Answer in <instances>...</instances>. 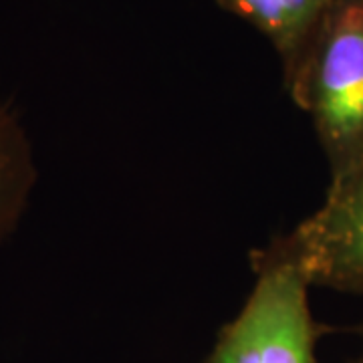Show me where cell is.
<instances>
[{"label": "cell", "mask_w": 363, "mask_h": 363, "mask_svg": "<svg viewBox=\"0 0 363 363\" xmlns=\"http://www.w3.org/2000/svg\"><path fill=\"white\" fill-rule=\"evenodd\" d=\"M255 285L216 335L204 363H317L323 327L311 311V281L281 234L250 252Z\"/></svg>", "instance_id": "2"}, {"label": "cell", "mask_w": 363, "mask_h": 363, "mask_svg": "<svg viewBox=\"0 0 363 363\" xmlns=\"http://www.w3.org/2000/svg\"><path fill=\"white\" fill-rule=\"evenodd\" d=\"M281 238L313 289L363 295V168L327 186L321 206Z\"/></svg>", "instance_id": "3"}, {"label": "cell", "mask_w": 363, "mask_h": 363, "mask_svg": "<svg viewBox=\"0 0 363 363\" xmlns=\"http://www.w3.org/2000/svg\"><path fill=\"white\" fill-rule=\"evenodd\" d=\"M283 83L311 121L329 186L363 168V0H337Z\"/></svg>", "instance_id": "1"}, {"label": "cell", "mask_w": 363, "mask_h": 363, "mask_svg": "<svg viewBox=\"0 0 363 363\" xmlns=\"http://www.w3.org/2000/svg\"><path fill=\"white\" fill-rule=\"evenodd\" d=\"M224 11L247 21L272 45L281 69L295 63L337 0H216Z\"/></svg>", "instance_id": "4"}, {"label": "cell", "mask_w": 363, "mask_h": 363, "mask_svg": "<svg viewBox=\"0 0 363 363\" xmlns=\"http://www.w3.org/2000/svg\"><path fill=\"white\" fill-rule=\"evenodd\" d=\"M35 184L33 143L16 113L0 101V242L23 218Z\"/></svg>", "instance_id": "5"}, {"label": "cell", "mask_w": 363, "mask_h": 363, "mask_svg": "<svg viewBox=\"0 0 363 363\" xmlns=\"http://www.w3.org/2000/svg\"><path fill=\"white\" fill-rule=\"evenodd\" d=\"M345 363H363V325L359 327V347H357L355 355L351 357L350 362Z\"/></svg>", "instance_id": "6"}]
</instances>
